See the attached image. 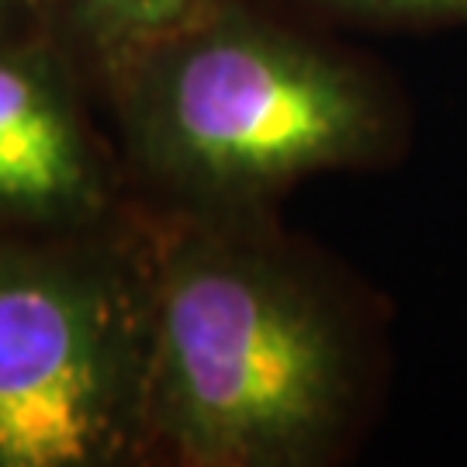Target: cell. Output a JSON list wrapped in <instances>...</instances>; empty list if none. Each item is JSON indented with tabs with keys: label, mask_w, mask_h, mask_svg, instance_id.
Returning <instances> with one entry per match:
<instances>
[{
	"label": "cell",
	"mask_w": 467,
	"mask_h": 467,
	"mask_svg": "<svg viewBox=\"0 0 467 467\" xmlns=\"http://www.w3.org/2000/svg\"><path fill=\"white\" fill-rule=\"evenodd\" d=\"M80 42L111 69L170 35L184 32L233 0H49Z\"/></svg>",
	"instance_id": "5"
},
{
	"label": "cell",
	"mask_w": 467,
	"mask_h": 467,
	"mask_svg": "<svg viewBox=\"0 0 467 467\" xmlns=\"http://www.w3.org/2000/svg\"><path fill=\"white\" fill-rule=\"evenodd\" d=\"M11 7V0H0V17H4V11Z\"/></svg>",
	"instance_id": "7"
},
{
	"label": "cell",
	"mask_w": 467,
	"mask_h": 467,
	"mask_svg": "<svg viewBox=\"0 0 467 467\" xmlns=\"http://www.w3.org/2000/svg\"><path fill=\"white\" fill-rule=\"evenodd\" d=\"M108 204V173L63 67L0 42V218L80 225Z\"/></svg>",
	"instance_id": "4"
},
{
	"label": "cell",
	"mask_w": 467,
	"mask_h": 467,
	"mask_svg": "<svg viewBox=\"0 0 467 467\" xmlns=\"http://www.w3.org/2000/svg\"><path fill=\"white\" fill-rule=\"evenodd\" d=\"M150 453V264L0 243V467Z\"/></svg>",
	"instance_id": "3"
},
{
	"label": "cell",
	"mask_w": 467,
	"mask_h": 467,
	"mask_svg": "<svg viewBox=\"0 0 467 467\" xmlns=\"http://www.w3.org/2000/svg\"><path fill=\"white\" fill-rule=\"evenodd\" d=\"M115 73L139 163L215 212L374 167L401 139L399 104L374 73L235 0Z\"/></svg>",
	"instance_id": "2"
},
{
	"label": "cell",
	"mask_w": 467,
	"mask_h": 467,
	"mask_svg": "<svg viewBox=\"0 0 467 467\" xmlns=\"http://www.w3.org/2000/svg\"><path fill=\"white\" fill-rule=\"evenodd\" d=\"M322 11L391 28H467V0H305Z\"/></svg>",
	"instance_id": "6"
},
{
	"label": "cell",
	"mask_w": 467,
	"mask_h": 467,
	"mask_svg": "<svg viewBox=\"0 0 467 467\" xmlns=\"http://www.w3.org/2000/svg\"><path fill=\"white\" fill-rule=\"evenodd\" d=\"M368 399L350 305L246 225L170 235L150 260V453L184 467H318Z\"/></svg>",
	"instance_id": "1"
}]
</instances>
